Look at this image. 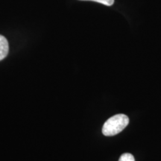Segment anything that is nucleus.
Returning <instances> with one entry per match:
<instances>
[{"label": "nucleus", "instance_id": "obj_1", "mask_svg": "<svg viewBox=\"0 0 161 161\" xmlns=\"http://www.w3.org/2000/svg\"><path fill=\"white\" fill-rule=\"evenodd\" d=\"M129 123V118L125 114H116L108 119L102 128V134L104 136H111L122 131Z\"/></svg>", "mask_w": 161, "mask_h": 161}, {"label": "nucleus", "instance_id": "obj_2", "mask_svg": "<svg viewBox=\"0 0 161 161\" xmlns=\"http://www.w3.org/2000/svg\"><path fill=\"white\" fill-rule=\"evenodd\" d=\"M8 52V42L4 36L0 35V61L7 57Z\"/></svg>", "mask_w": 161, "mask_h": 161}, {"label": "nucleus", "instance_id": "obj_3", "mask_svg": "<svg viewBox=\"0 0 161 161\" xmlns=\"http://www.w3.org/2000/svg\"><path fill=\"white\" fill-rule=\"evenodd\" d=\"M119 161H135V159L130 153H125L120 157Z\"/></svg>", "mask_w": 161, "mask_h": 161}, {"label": "nucleus", "instance_id": "obj_4", "mask_svg": "<svg viewBox=\"0 0 161 161\" xmlns=\"http://www.w3.org/2000/svg\"><path fill=\"white\" fill-rule=\"evenodd\" d=\"M82 1H93L96 2V3L103 4V5L107 6H111L114 3V0H82Z\"/></svg>", "mask_w": 161, "mask_h": 161}]
</instances>
